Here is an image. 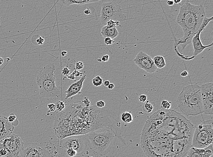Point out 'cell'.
Instances as JSON below:
<instances>
[{
  "mask_svg": "<svg viewBox=\"0 0 213 157\" xmlns=\"http://www.w3.org/2000/svg\"><path fill=\"white\" fill-rule=\"evenodd\" d=\"M195 128L179 112L159 109L148 118L143 127L141 148L147 157H186Z\"/></svg>",
  "mask_w": 213,
  "mask_h": 157,
  "instance_id": "1",
  "label": "cell"
},
{
  "mask_svg": "<svg viewBox=\"0 0 213 157\" xmlns=\"http://www.w3.org/2000/svg\"><path fill=\"white\" fill-rule=\"evenodd\" d=\"M110 115L106 111L78 102L69 104L67 108L57 112L53 129L60 140L68 136L85 135L105 126L110 127Z\"/></svg>",
  "mask_w": 213,
  "mask_h": 157,
  "instance_id": "2",
  "label": "cell"
},
{
  "mask_svg": "<svg viewBox=\"0 0 213 157\" xmlns=\"http://www.w3.org/2000/svg\"><path fill=\"white\" fill-rule=\"evenodd\" d=\"M180 5L176 22L183 30V36L175 38V45L179 46L182 51L191 44L192 38L199 30L206 13L202 5H194L189 1L182 2Z\"/></svg>",
  "mask_w": 213,
  "mask_h": 157,
  "instance_id": "3",
  "label": "cell"
},
{
  "mask_svg": "<svg viewBox=\"0 0 213 157\" xmlns=\"http://www.w3.org/2000/svg\"><path fill=\"white\" fill-rule=\"evenodd\" d=\"M88 148L98 156H111L119 137L111 127L105 126L85 134Z\"/></svg>",
  "mask_w": 213,
  "mask_h": 157,
  "instance_id": "4",
  "label": "cell"
},
{
  "mask_svg": "<svg viewBox=\"0 0 213 157\" xmlns=\"http://www.w3.org/2000/svg\"><path fill=\"white\" fill-rule=\"evenodd\" d=\"M176 102L179 109L186 116L203 114L200 86L197 84L183 87Z\"/></svg>",
  "mask_w": 213,
  "mask_h": 157,
  "instance_id": "5",
  "label": "cell"
},
{
  "mask_svg": "<svg viewBox=\"0 0 213 157\" xmlns=\"http://www.w3.org/2000/svg\"><path fill=\"white\" fill-rule=\"evenodd\" d=\"M55 73V65L53 63L41 67L36 70V80L41 97L53 99L59 95Z\"/></svg>",
  "mask_w": 213,
  "mask_h": 157,
  "instance_id": "6",
  "label": "cell"
},
{
  "mask_svg": "<svg viewBox=\"0 0 213 157\" xmlns=\"http://www.w3.org/2000/svg\"><path fill=\"white\" fill-rule=\"evenodd\" d=\"M213 119L203 121L195 126L192 137L191 147L204 148L213 143Z\"/></svg>",
  "mask_w": 213,
  "mask_h": 157,
  "instance_id": "7",
  "label": "cell"
},
{
  "mask_svg": "<svg viewBox=\"0 0 213 157\" xmlns=\"http://www.w3.org/2000/svg\"><path fill=\"white\" fill-rule=\"evenodd\" d=\"M100 16V22L105 26L110 20L120 22L126 20V16L122 12L120 6L112 1L102 4Z\"/></svg>",
  "mask_w": 213,
  "mask_h": 157,
  "instance_id": "8",
  "label": "cell"
},
{
  "mask_svg": "<svg viewBox=\"0 0 213 157\" xmlns=\"http://www.w3.org/2000/svg\"><path fill=\"white\" fill-rule=\"evenodd\" d=\"M0 148L7 151L6 157H19L24 149V143L20 137L12 133L0 141Z\"/></svg>",
  "mask_w": 213,
  "mask_h": 157,
  "instance_id": "9",
  "label": "cell"
},
{
  "mask_svg": "<svg viewBox=\"0 0 213 157\" xmlns=\"http://www.w3.org/2000/svg\"><path fill=\"white\" fill-rule=\"evenodd\" d=\"M59 140L60 148L66 150L71 148L76 150L78 154L83 153L88 148L85 135L68 136Z\"/></svg>",
  "mask_w": 213,
  "mask_h": 157,
  "instance_id": "10",
  "label": "cell"
},
{
  "mask_svg": "<svg viewBox=\"0 0 213 157\" xmlns=\"http://www.w3.org/2000/svg\"><path fill=\"white\" fill-rule=\"evenodd\" d=\"M200 86L203 114H213V84L207 83Z\"/></svg>",
  "mask_w": 213,
  "mask_h": 157,
  "instance_id": "11",
  "label": "cell"
},
{
  "mask_svg": "<svg viewBox=\"0 0 213 157\" xmlns=\"http://www.w3.org/2000/svg\"><path fill=\"white\" fill-rule=\"evenodd\" d=\"M213 16L210 18H207L206 16H205L199 30H198L196 34L192 38L191 44L193 45V49H194L193 56L195 57L198 55L200 54V53H202L206 48L213 46V42H211V44L207 45H203L200 40V34L201 32L205 29L209 22L213 20Z\"/></svg>",
  "mask_w": 213,
  "mask_h": 157,
  "instance_id": "12",
  "label": "cell"
},
{
  "mask_svg": "<svg viewBox=\"0 0 213 157\" xmlns=\"http://www.w3.org/2000/svg\"><path fill=\"white\" fill-rule=\"evenodd\" d=\"M133 60L136 65L147 73L153 74L157 70V68L151 56L145 52H139Z\"/></svg>",
  "mask_w": 213,
  "mask_h": 157,
  "instance_id": "13",
  "label": "cell"
},
{
  "mask_svg": "<svg viewBox=\"0 0 213 157\" xmlns=\"http://www.w3.org/2000/svg\"><path fill=\"white\" fill-rule=\"evenodd\" d=\"M19 157H51V155L41 144L33 143L24 148Z\"/></svg>",
  "mask_w": 213,
  "mask_h": 157,
  "instance_id": "14",
  "label": "cell"
},
{
  "mask_svg": "<svg viewBox=\"0 0 213 157\" xmlns=\"http://www.w3.org/2000/svg\"><path fill=\"white\" fill-rule=\"evenodd\" d=\"M14 126L5 116L0 115V141L13 133Z\"/></svg>",
  "mask_w": 213,
  "mask_h": 157,
  "instance_id": "15",
  "label": "cell"
},
{
  "mask_svg": "<svg viewBox=\"0 0 213 157\" xmlns=\"http://www.w3.org/2000/svg\"><path fill=\"white\" fill-rule=\"evenodd\" d=\"M213 154L212 144L204 148L191 147L187 153L186 157H210Z\"/></svg>",
  "mask_w": 213,
  "mask_h": 157,
  "instance_id": "16",
  "label": "cell"
},
{
  "mask_svg": "<svg viewBox=\"0 0 213 157\" xmlns=\"http://www.w3.org/2000/svg\"><path fill=\"white\" fill-rule=\"evenodd\" d=\"M86 76V75H84L81 76L80 79L74 82L70 86L67 90L65 91V93L66 94V99H68V98L80 93V91L83 87V83L85 80Z\"/></svg>",
  "mask_w": 213,
  "mask_h": 157,
  "instance_id": "17",
  "label": "cell"
},
{
  "mask_svg": "<svg viewBox=\"0 0 213 157\" xmlns=\"http://www.w3.org/2000/svg\"><path fill=\"white\" fill-rule=\"evenodd\" d=\"M100 1V0H58V3L61 5L69 6L74 4L82 5L84 4L96 2Z\"/></svg>",
  "mask_w": 213,
  "mask_h": 157,
  "instance_id": "18",
  "label": "cell"
},
{
  "mask_svg": "<svg viewBox=\"0 0 213 157\" xmlns=\"http://www.w3.org/2000/svg\"><path fill=\"white\" fill-rule=\"evenodd\" d=\"M100 33L101 36L104 38L109 37L112 39L117 37L119 34L116 27L110 28L106 25L102 27Z\"/></svg>",
  "mask_w": 213,
  "mask_h": 157,
  "instance_id": "19",
  "label": "cell"
},
{
  "mask_svg": "<svg viewBox=\"0 0 213 157\" xmlns=\"http://www.w3.org/2000/svg\"><path fill=\"white\" fill-rule=\"evenodd\" d=\"M153 60L157 69H162L166 66L165 60L163 56L160 55L155 56Z\"/></svg>",
  "mask_w": 213,
  "mask_h": 157,
  "instance_id": "20",
  "label": "cell"
},
{
  "mask_svg": "<svg viewBox=\"0 0 213 157\" xmlns=\"http://www.w3.org/2000/svg\"><path fill=\"white\" fill-rule=\"evenodd\" d=\"M121 120L125 123H130L133 121V116L131 113L129 112H125L121 114Z\"/></svg>",
  "mask_w": 213,
  "mask_h": 157,
  "instance_id": "21",
  "label": "cell"
},
{
  "mask_svg": "<svg viewBox=\"0 0 213 157\" xmlns=\"http://www.w3.org/2000/svg\"><path fill=\"white\" fill-rule=\"evenodd\" d=\"M142 109L146 113H150L154 109V107L149 100H146L142 106Z\"/></svg>",
  "mask_w": 213,
  "mask_h": 157,
  "instance_id": "22",
  "label": "cell"
},
{
  "mask_svg": "<svg viewBox=\"0 0 213 157\" xmlns=\"http://www.w3.org/2000/svg\"><path fill=\"white\" fill-rule=\"evenodd\" d=\"M84 75L82 72H79L78 70H76V69H74V71L69 75H67V78L68 79L71 80H74L76 79V78H78V77H81Z\"/></svg>",
  "mask_w": 213,
  "mask_h": 157,
  "instance_id": "23",
  "label": "cell"
},
{
  "mask_svg": "<svg viewBox=\"0 0 213 157\" xmlns=\"http://www.w3.org/2000/svg\"><path fill=\"white\" fill-rule=\"evenodd\" d=\"M92 84L95 87H99L103 85V79L99 75L94 77L92 80Z\"/></svg>",
  "mask_w": 213,
  "mask_h": 157,
  "instance_id": "24",
  "label": "cell"
},
{
  "mask_svg": "<svg viewBox=\"0 0 213 157\" xmlns=\"http://www.w3.org/2000/svg\"><path fill=\"white\" fill-rule=\"evenodd\" d=\"M171 103L166 100H163L161 101L160 104V108L161 109L164 110H168L171 108Z\"/></svg>",
  "mask_w": 213,
  "mask_h": 157,
  "instance_id": "25",
  "label": "cell"
},
{
  "mask_svg": "<svg viewBox=\"0 0 213 157\" xmlns=\"http://www.w3.org/2000/svg\"><path fill=\"white\" fill-rule=\"evenodd\" d=\"M66 104L65 102L62 101H59L56 103V107L58 112H61L65 109Z\"/></svg>",
  "mask_w": 213,
  "mask_h": 157,
  "instance_id": "26",
  "label": "cell"
},
{
  "mask_svg": "<svg viewBox=\"0 0 213 157\" xmlns=\"http://www.w3.org/2000/svg\"><path fill=\"white\" fill-rule=\"evenodd\" d=\"M120 22H119V21L110 20L106 22V25L110 28H114V27H116V26L120 25Z\"/></svg>",
  "mask_w": 213,
  "mask_h": 157,
  "instance_id": "27",
  "label": "cell"
},
{
  "mask_svg": "<svg viewBox=\"0 0 213 157\" xmlns=\"http://www.w3.org/2000/svg\"><path fill=\"white\" fill-rule=\"evenodd\" d=\"M66 151V153H67V154H68V155H69V156H70V157H74L78 154L77 152H76V150H74V149H71V148H69V149H67Z\"/></svg>",
  "mask_w": 213,
  "mask_h": 157,
  "instance_id": "28",
  "label": "cell"
},
{
  "mask_svg": "<svg viewBox=\"0 0 213 157\" xmlns=\"http://www.w3.org/2000/svg\"><path fill=\"white\" fill-rule=\"evenodd\" d=\"M35 37H36V41L38 45H42L44 44L45 40L42 37L38 35L35 36Z\"/></svg>",
  "mask_w": 213,
  "mask_h": 157,
  "instance_id": "29",
  "label": "cell"
},
{
  "mask_svg": "<svg viewBox=\"0 0 213 157\" xmlns=\"http://www.w3.org/2000/svg\"><path fill=\"white\" fill-rule=\"evenodd\" d=\"M7 119H8V121L10 122L13 125L14 122L17 120V119H16V116L14 114H10V116L8 117V118H7Z\"/></svg>",
  "mask_w": 213,
  "mask_h": 157,
  "instance_id": "30",
  "label": "cell"
},
{
  "mask_svg": "<svg viewBox=\"0 0 213 157\" xmlns=\"http://www.w3.org/2000/svg\"><path fill=\"white\" fill-rule=\"evenodd\" d=\"M47 108H48V112L50 113V112H53L55 111L56 110V104L51 103V104H49L47 105Z\"/></svg>",
  "mask_w": 213,
  "mask_h": 157,
  "instance_id": "31",
  "label": "cell"
},
{
  "mask_svg": "<svg viewBox=\"0 0 213 157\" xmlns=\"http://www.w3.org/2000/svg\"><path fill=\"white\" fill-rule=\"evenodd\" d=\"M75 69L76 70H81L84 68V64L81 61H78L75 63Z\"/></svg>",
  "mask_w": 213,
  "mask_h": 157,
  "instance_id": "32",
  "label": "cell"
},
{
  "mask_svg": "<svg viewBox=\"0 0 213 157\" xmlns=\"http://www.w3.org/2000/svg\"><path fill=\"white\" fill-rule=\"evenodd\" d=\"M104 42L106 45H110L114 44L115 43V41L113 39H111V38L106 37V38H105Z\"/></svg>",
  "mask_w": 213,
  "mask_h": 157,
  "instance_id": "33",
  "label": "cell"
},
{
  "mask_svg": "<svg viewBox=\"0 0 213 157\" xmlns=\"http://www.w3.org/2000/svg\"><path fill=\"white\" fill-rule=\"evenodd\" d=\"M71 70L68 67H65L62 70V75L64 76H67L70 73Z\"/></svg>",
  "mask_w": 213,
  "mask_h": 157,
  "instance_id": "34",
  "label": "cell"
},
{
  "mask_svg": "<svg viewBox=\"0 0 213 157\" xmlns=\"http://www.w3.org/2000/svg\"><path fill=\"white\" fill-rule=\"evenodd\" d=\"M105 103L103 100H99L96 103V106L99 109L104 108L105 106Z\"/></svg>",
  "mask_w": 213,
  "mask_h": 157,
  "instance_id": "35",
  "label": "cell"
},
{
  "mask_svg": "<svg viewBox=\"0 0 213 157\" xmlns=\"http://www.w3.org/2000/svg\"><path fill=\"white\" fill-rule=\"evenodd\" d=\"M7 153V151L5 148H0V157H6Z\"/></svg>",
  "mask_w": 213,
  "mask_h": 157,
  "instance_id": "36",
  "label": "cell"
},
{
  "mask_svg": "<svg viewBox=\"0 0 213 157\" xmlns=\"http://www.w3.org/2000/svg\"><path fill=\"white\" fill-rule=\"evenodd\" d=\"M83 104L86 106H90V101L89 100L88 97H85L84 98V99L82 101Z\"/></svg>",
  "mask_w": 213,
  "mask_h": 157,
  "instance_id": "37",
  "label": "cell"
},
{
  "mask_svg": "<svg viewBox=\"0 0 213 157\" xmlns=\"http://www.w3.org/2000/svg\"><path fill=\"white\" fill-rule=\"evenodd\" d=\"M147 96L145 94H141L139 97V100L141 103H144L147 100Z\"/></svg>",
  "mask_w": 213,
  "mask_h": 157,
  "instance_id": "38",
  "label": "cell"
},
{
  "mask_svg": "<svg viewBox=\"0 0 213 157\" xmlns=\"http://www.w3.org/2000/svg\"><path fill=\"white\" fill-rule=\"evenodd\" d=\"M109 55H104L101 58V61L104 62H107L109 60Z\"/></svg>",
  "mask_w": 213,
  "mask_h": 157,
  "instance_id": "39",
  "label": "cell"
},
{
  "mask_svg": "<svg viewBox=\"0 0 213 157\" xmlns=\"http://www.w3.org/2000/svg\"><path fill=\"white\" fill-rule=\"evenodd\" d=\"M166 3H167V5L170 6H173L175 4L173 0H168L167 2H166Z\"/></svg>",
  "mask_w": 213,
  "mask_h": 157,
  "instance_id": "40",
  "label": "cell"
},
{
  "mask_svg": "<svg viewBox=\"0 0 213 157\" xmlns=\"http://www.w3.org/2000/svg\"><path fill=\"white\" fill-rule=\"evenodd\" d=\"M180 75L183 77H186V76H188V71H186V70H184V71H182V72L180 73Z\"/></svg>",
  "mask_w": 213,
  "mask_h": 157,
  "instance_id": "41",
  "label": "cell"
},
{
  "mask_svg": "<svg viewBox=\"0 0 213 157\" xmlns=\"http://www.w3.org/2000/svg\"><path fill=\"white\" fill-rule=\"evenodd\" d=\"M107 87H108V89L109 90H113L114 88V84H113V83H110L109 85L107 86Z\"/></svg>",
  "mask_w": 213,
  "mask_h": 157,
  "instance_id": "42",
  "label": "cell"
},
{
  "mask_svg": "<svg viewBox=\"0 0 213 157\" xmlns=\"http://www.w3.org/2000/svg\"><path fill=\"white\" fill-rule=\"evenodd\" d=\"M84 13H85V14L86 15H88L89 14H91V13H90L91 12H90V10H89V9H88V8L85 9V10L84 11Z\"/></svg>",
  "mask_w": 213,
  "mask_h": 157,
  "instance_id": "43",
  "label": "cell"
},
{
  "mask_svg": "<svg viewBox=\"0 0 213 157\" xmlns=\"http://www.w3.org/2000/svg\"><path fill=\"white\" fill-rule=\"evenodd\" d=\"M110 84V82L109 80H105L103 83V84L105 87H107L108 85H109Z\"/></svg>",
  "mask_w": 213,
  "mask_h": 157,
  "instance_id": "44",
  "label": "cell"
},
{
  "mask_svg": "<svg viewBox=\"0 0 213 157\" xmlns=\"http://www.w3.org/2000/svg\"><path fill=\"white\" fill-rule=\"evenodd\" d=\"M67 51H65V50H64V51H62V52H61V56H63V57L66 56V55H67Z\"/></svg>",
  "mask_w": 213,
  "mask_h": 157,
  "instance_id": "45",
  "label": "cell"
},
{
  "mask_svg": "<svg viewBox=\"0 0 213 157\" xmlns=\"http://www.w3.org/2000/svg\"><path fill=\"white\" fill-rule=\"evenodd\" d=\"M173 1L175 4H180L181 3L182 0H173Z\"/></svg>",
  "mask_w": 213,
  "mask_h": 157,
  "instance_id": "46",
  "label": "cell"
},
{
  "mask_svg": "<svg viewBox=\"0 0 213 157\" xmlns=\"http://www.w3.org/2000/svg\"><path fill=\"white\" fill-rule=\"evenodd\" d=\"M4 59L2 57H0V65H2L4 63Z\"/></svg>",
  "mask_w": 213,
  "mask_h": 157,
  "instance_id": "47",
  "label": "cell"
},
{
  "mask_svg": "<svg viewBox=\"0 0 213 157\" xmlns=\"http://www.w3.org/2000/svg\"><path fill=\"white\" fill-rule=\"evenodd\" d=\"M97 61H98V62H102V61H101V59H100H100H97Z\"/></svg>",
  "mask_w": 213,
  "mask_h": 157,
  "instance_id": "48",
  "label": "cell"
},
{
  "mask_svg": "<svg viewBox=\"0 0 213 157\" xmlns=\"http://www.w3.org/2000/svg\"><path fill=\"white\" fill-rule=\"evenodd\" d=\"M189 1V0H182V2H184V1Z\"/></svg>",
  "mask_w": 213,
  "mask_h": 157,
  "instance_id": "49",
  "label": "cell"
},
{
  "mask_svg": "<svg viewBox=\"0 0 213 157\" xmlns=\"http://www.w3.org/2000/svg\"><path fill=\"white\" fill-rule=\"evenodd\" d=\"M0 26H1V21H0Z\"/></svg>",
  "mask_w": 213,
  "mask_h": 157,
  "instance_id": "50",
  "label": "cell"
},
{
  "mask_svg": "<svg viewBox=\"0 0 213 157\" xmlns=\"http://www.w3.org/2000/svg\"></svg>",
  "mask_w": 213,
  "mask_h": 157,
  "instance_id": "51",
  "label": "cell"
}]
</instances>
